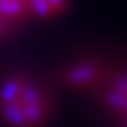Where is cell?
Returning <instances> with one entry per match:
<instances>
[{"mask_svg": "<svg viewBox=\"0 0 127 127\" xmlns=\"http://www.w3.org/2000/svg\"><path fill=\"white\" fill-rule=\"evenodd\" d=\"M28 14L25 0H0V18L7 20L9 23H16L25 20Z\"/></svg>", "mask_w": 127, "mask_h": 127, "instance_id": "5b68a950", "label": "cell"}, {"mask_svg": "<svg viewBox=\"0 0 127 127\" xmlns=\"http://www.w3.org/2000/svg\"><path fill=\"white\" fill-rule=\"evenodd\" d=\"M104 87L102 92V104L109 113H115L120 117V120L124 122L125 117V99H127V81H125V72L124 69H118L115 76H111L109 79L106 78L104 83L101 85Z\"/></svg>", "mask_w": 127, "mask_h": 127, "instance_id": "3957f363", "label": "cell"}, {"mask_svg": "<svg viewBox=\"0 0 127 127\" xmlns=\"http://www.w3.org/2000/svg\"><path fill=\"white\" fill-rule=\"evenodd\" d=\"M106 79V67L99 60L83 58L76 60L60 72V81L76 90H87L94 87H101Z\"/></svg>", "mask_w": 127, "mask_h": 127, "instance_id": "7a4b0ae2", "label": "cell"}, {"mask_svg": "<svg viewBox=\"0 0 127 127\" xmlns=\"http://www.w3.org/2000/svg\"><path fill=\"white\" fill-rule=\"evenodd\" d=\"M12 28H14V25H12V23H9V21H7V20H4V18H0V39L7 37L11 32H12Z\"/></svg>", "mask_w": 127, "mask_h": 127, "instance_id": "8992f818", "label": "cell"}, {"mask_svg": "<svg viewBox=\"0 0 127 127\" xmlns=\"http://www.w3.org/2000/svg\"><path fill=\"white\" fill-rule=\"evenodd\" d=\"M25 2L28 14L42 20L55 18V16L62 14L69 5V0H25Z\"/></svg>", "mask_w": 127, "mask_h": 127, "instance_id": "277c9868", "label": "cell"}, {"mask_svg": "<svg viewBox=\"0 0 127 127\" xmlns=\"http://www.w3.org/2000/svg\"><path fill=\"white\" fill-rule=\"evenodd\" d=\"M51 104L46 88L23 74L0 81V118L9 127H41Z\"/></svg>", "mask_w": 127, "mask_h": 127, "instance_id": "6da1fadb", "label": "cell"}]
</instances>
